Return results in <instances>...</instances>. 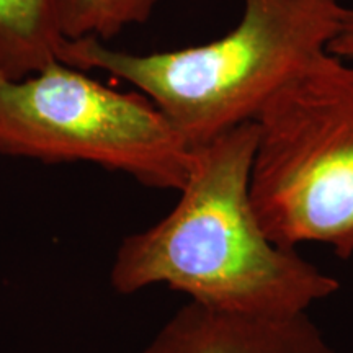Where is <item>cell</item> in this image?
Masks as SVG:
<instances>
[{"label":"cell","instance_id":"7","mask_svg":"<svg viewBox=\"0 0 353 353\" xmlns=\"http://www.w3.org/2000/svg\"><path fill=\"white\" fill-rule=\"evenodd\" d=\"M161 0H56L64 39L95 38L108 43L126 28L144 25Z\"/></svg>","mask_w":353,"mask_h":353},{"label":"cell","instance_id":"3","mask_svg":"<svg viewBox=\"0 0 353 353\" xmlns=\"http://www.w3.org/2000/svg\"><path fill=\"white\" fill-rule=\"evenodd\" d=\"M249 192L260 226L283 249L304 242L353 255V59L312 61L255 118Z\"/></svg>","mask_w":353,"mask_h":353},{"label":"cell","instance_id":"2","mask_svg":"<svg viewBox=\"0 0 353 353\" xmlns=\"http://www.w3.org/2000/svg\"><path fill=\"white\" fill-rule=\"evenodd\" d=\"M347 0H242L231 32L198 46L138 54L64 39L57 59L143 94L192 149L255 121L268 100L329 51Z\"/></svg>","mask_w":353,"mask_h":353},{"label":"cell","instance_id":"5","mask_svg":"<svg viewBox=\"0 0 353 353\" xmlns=\"http://www.w3.org/2000/svg\"><path fill=\"white\" fill-rule=\"evenodd\" d=\"M143 353H337L306 312L242 316L190 301Z\"/></svg>","mask_w":353,"mask_h":353},{"label":"cell","instance_id":"8","mask_svg":"<svg viewBox=\"0 0 353 353\" xmlns=\"http://www.w3.org/2000/svg\"><path fill=\"white\" fill-rule=\"evenodd\" d=\"M329 52L343 59H353V3H347L339 32L329 44Z\"/></svg>","mask_w":353,"mask_h":353},{"label":"cell","instance_id":"4","mask_svg":"<svg viewBox=\"0 0 353 353\" xmlns=\"http://www.w3.org/2000/svg\"><path fill=\"white\" fill-rule=\"evenodd\" d=\"M0 154L46 164L90 162L175 192L193 167V149L151 100L103 85L59 59L20 79L0 72Z\"/></svg>","mask_w":353,"mask_h":353},{"label":"cell","instance_id":"6","mask_svg":"<svg viewBox=\"0 0 353 353\" xmlns=\"http://www.w3.org/2000/svg\"><path fill=\"white\" fill-rule=\"evenodd\" d=\"M64 41L56 0H0V72L26 77L57 61Z\"/></svg>","mask_w":353,"mask_h":353},{"label":"cell","instance_id":"1","mask_svg":"<svg viewBox=\"0 0 353 353\" xmlns=\"http://www.w3.org/2000/svg\"><path fill=\"white\" fill-rule=\"evenodd\" d=\"M255 144L250 121L193 149L192 174L170 213L118 247L110 272L117 293L165 285L218 311L285 317L341 290L260 226L249 192Z\"/></svg>","mask_w":353,"mask_h":353}]
</instances>
